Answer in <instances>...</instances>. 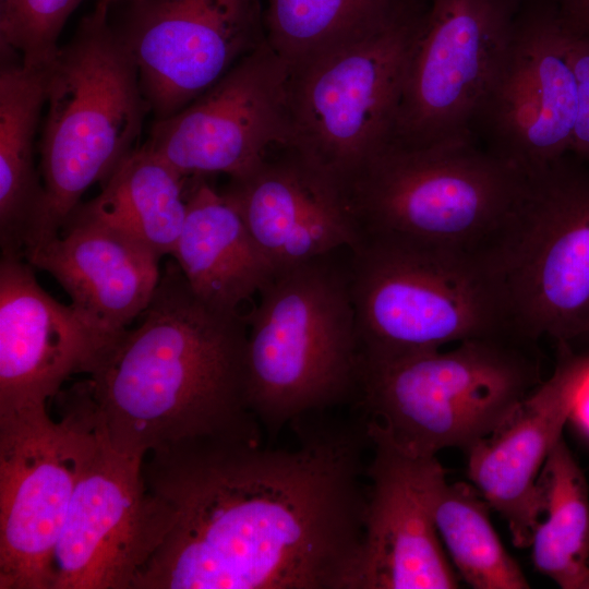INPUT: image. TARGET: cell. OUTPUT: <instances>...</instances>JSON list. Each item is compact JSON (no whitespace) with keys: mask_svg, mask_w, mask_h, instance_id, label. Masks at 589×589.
Masks as SVG:
<instances>
[{"mask_svg":"<svg viewBox=\"0 0 589 589\" xmlns=\"http://www.w3.org/2000/svg\"><path fill=\"white\" fill-rule=\"evenodd\" d=\"M224 192L275 273L352 243L338 187L288 145Z\"/></svg>","mask_w":589,"mask_h":589,"instance_id":"20","label":"cell"},{"mask_svg":"<svg viewBox=\"0 0 589 589\" xmlns=\"http://www.w3.org/2000/svg\"><path fill=\"white\" fill-rule=\"evenodd\" d=\"M526 181L507 159L461 139L389 143L338 190L352 243L381 240L485 257Z\"/></svg>","mask_w":589,"mask_h":589,"instance_id":"3","label":"cell"},{"mask_svg":"<svg viewBox=\"0 0 589 589\" xmlns=\"http://www.w3.org/2000/svg\"><path fill=\"white\" fill-rule=\"evenodd\" d=\"M276 272L247 315V400L272 435L354 401L360 348L349 248Z\"/></svg>","mask_w":589,"mask_h":589,"instance_id":"4","label":"cell"},{"mask_svg":"<svg viewBox=\"0 0 589 589\" xmlns=\"http://www.w3.org/2000/svg\"><path fill=\"white\" fill-rule=\"evenodd\" d=\"M541 515L530 549L536 569L563 589H587L589 581V490L563 437L539 478Z\"/></svg>","mask_w":589,"mask_h":589,"instance_id":"24","label":"cell"},{"mask_svg":"<svg viewBox=\"0 0 589 589\" xmlns=\"http://www.w3.org/2000/svg\"><path fill=\"white\" fill-rule=\"evenodd\" d=\"M115 28L156 120L206 92L265 39L260 0H131Z\"/></svg>","mask_w":589,"mask_h":589,"instance_id":"13","label":"cell"},{"mask_svg":"<svg viewBox=\"0 0 589 589\" xmlns=\"http://www.w3.org/2000/svg\"><path fill=\"white\" fill-rule=\"evenodd\" d=\"M23 257L50 274L109 342L142 315L161 277L160 254L80 205L59 232L27 248Z\"/></svg>","mask_w":589,"mask_h":589,"instance_id":"19","label":"cell"},{"mask_svg":"<svg viewBox=\"0 0 589 589\" xmlns=\"http://www.w3.org/2000/svg\"><path fill=\"white\" fill-rule=\"evenodd\" d=\"M560 11L574 31L589 36V0H562Z\"/></svg>","mask_w":589,"mask_h":589,"instance_id":"29","label":"cell"},{"mask_svg":"<svg viewBox=\"0 0 589 589\" xmlns=\"http://www.w3.org/2000/svg\"><path fill=\"white\" fill-rule=\"evenodd\" d=\"M364 426L373 457L363 538L348 589L458 588L433 519L444 468L436 456L409 454L378 429Z\"/></svg>","mask_w":589,"mask_h":589,"instance_id":"15","label":"cell"},{"mask_svg":"<svg viewBox=\"0 0 589 589\" xmlns=\"http://www.w3.org/2000/svg\"><path fill=\"white\" fill-rule=\"evenodd\" d=\"M142 315L82 381L109 444L145 458L192 438L260 434L247 400L245 316L200 299L176 261Z\"/></svg>","mask_w":589,"mask_h":589,"instance_id":"2","label":"cell"},{"mask_svg":"<svg viewBox=\"0 0 589 589\" xmlns=\"http://www.w3.org/2000/svg\"><path fill=\"white\" fill-rule=\"evenodd\" d=\"M588 589H589V582H588Z\"/></svg>","mask_w":589,"mask_h":589,"instance_id":"31","label":"cell"},{"mask_svg":"<svg viewBox=\"0 0 589 589\" xmlns=\"http://www.w3.org/2000/svg\"><path fill=\"white\" fill-rule=\"evenodd\" d=\"M533 344L500 335L448 350L361 358L353 402L365 424L409 454L466 450L497 430L543 382Z\"/></svg>","mask_w":589,"mask_h":589,"instance_id":"5","label":"cell"},{"mask_svg":"<svg viewBox=\"0 0 589 589\" xmlns=\"http://www.w3.org/2000/svg\"><path fill=\"white\" fill-rule=\"evenodd\" d=\"M587 354L564 351L553 374L492 434L467 454V473L507 522L512 541L528 549L541 515L539 478L572 418Z\"/></svg>","mask_w":589,"mask_h":589,"instance_id":"18","label":"cell"},{"mask_svg":"<svg viewBox=\"0 0 589 589\" xmlns=\"http://www.w3.org/2000/svg\"><path fill=\"white\" fill-rule=\"evenodd\" d=\"M97 428L56 545L53 589H133L163 536L144 458L118 452Z\"/></svg>","mask_w":589,"mask_h":589,"instance_id":"14","label":"cell"},{"mask_svg":"<svg viewBox=\"0 0 589 589\" xmlns=\"http://www.w3.org/2000/svg\"><path fill=\"white\" fill-rule=\"evenodd\" d=\"M570 31V58L577 82V118L570 154L589 165V36L572 27Z\"/></svg>","mask_w":589,"mask_h":589,"instance_id":"28","label":"cell"},{"mask_svg":"<svg viewBox=\"0 0 589 589\" xmlns=\"http://www.w3.org/2000/svg\"><path fill=\"white\" fill-rule=\"evenodd\" d=\"M428 0H266L265 38L290 68L376 33Z\"/></svg>","mask_w":589,"mask_h":589,"instance_id":"25","label":"cell"},{"mask_svg":"<svg viewBox=\"0 0 589 589\" xmlns=\"http://www.w3.org/2000/svg\"><path fill=\"white\" fill-rule=\"evenodd\" d=\"M171 256L200 299L230 312L275 274L232 201L203 178H193L188 190L187 215Z\"/></svg>","mask_w":589,"mask_h":589,"instance_id":"21","label":"cell"},{"mask_svg":"<svg viewBox=\"0 0 589 589\" xmlns=\"http://www.w3.org/2000/svg\"><path fill=\"white\" fill-rule=\"evenodd\" d=\"M145 144L135 148L105 181L101 192L80 207L171 255L187 215V181Z\"/></svg>","mask_w":589,"mask_h":589,"instance_id":"23","label":"cell"},{"mask_svg":"<svg viewBox=\"0 0 589 589\" xmlns=\"http://www.w3.org/2000/svg\"><path fill=\"white\" fill-rule=\"evenodd\" d=\"M479 491L464 482L438 484L433 519L456 573L474 589H528L519 564L504 548Z\"/></svg>","mask_w":589,"mask_h":589,"instance_id":"26","label":"cell"},{"mask_svg":"<svg viewBox=\"0 0 589 589\" xmlns=\"http://www.w3.org/2000/svg\"><path fill=\"white\" fill-rule=\"evenodd\" d=\"M425 7L290 68L286 145L337 187L392 140Z\"/></svg>","mask_w":589,"mask_h":589,"instance_id":"9","label":"cell"},{"mask_svg":"<svg viewBox=\"0 0 589 589\" xmlns=\"http://www.w3.org/2000/svg\"><path fill=\"white\" fill-rule=\"evenodd\" d=\"M21 256L0 263V413L47 407L109 344L75 309L38 284Z\"/></svg>","mask_w":589,"mask_h":589,"instance_id":"17","label":"cell"},{"mask_svg":"<svg viewBox=\"0 0 589 589\" xmlns=\"http://www.w3.org/2000/svg\"><path fill=\"white\" fill-rule=\"evenodd\" d=\"M83 0H0V47L20 62L46 68L62 29Z\"/></svg>","mask_w":589,"mask_h":589,"instance_id":"27","label":"cell"},{"mask_svg":"<svg viewBox=\"0 0 589 589\" xmlns=\"http://www.w3.org/2000/svg\"><path fill=\"white\" fill-rule=\"evenodd\" d=\"M485 261L518 336L589 334V165L568 154L527 175Z\"/></svg>","mask_w":589,"mask_h":589,"instance_id":"8","label":"cell"},{"mask_svg":"<svg viewBox=\"0 0 589 589\" xmlns=\"http://www.w3.org/2000/svg\"><path fill=\"white\" fill-rule=\"evenodd\" d=\"M291 424L294 448L261 435L192 438L148 453L164 522L133 589H348L364 530V422Z\"/></svg>","mask_w":589,"mask_h":589,"instance_id":"1","label":"cell"},{"mask_svg":"<svg viewBox=\"0 0 589 589\" xmlns=\"http://www.w3.org/2000/svg\"><path fill=\"white\" fill-rule=\"evenodd\" d=\"M349 276L362 359L518 336L481 255L357 240L349 247Z\"/></svg>","mask_w":589,"mask_h":589,"instance_id":"7","label":"cell"},{"mask_svg":"<svg viewBox=\"0 0 589 589\" xmlns=\"http://www.w3.org/2000/svg\"><path fill=\"white\" fill-rule=\"evenodd\" d=\"M515 0H428L389 143L472 139L516 26Z\"/></svg>","mask_w":589,"mask_h":589,"instance_id":"11","label":"cell"},{"mask_svg":"<svg viewBox=\"0 0 589 589\" xmlns=\"http://www.w3.org/2000/svg\"><path fill=\"white\" fill-rule=\"evenodd\" d=\"M46 68L19 60L0 71V241L2 255L23 257L44 203L34 148L45 108Z\"/></svg>","mask_w":589,"mask_h":589,"instance_id":"22","label":"cell"},{"mask_svg":"<svg viewBox=\"0 0 589 589\" xmlns=\"http://www.w3.org/2000/svg\"><path fill=\"white\" fill-rule=\"evenodd\" d=\"M290 67L266 38L178 112L157 119L145 145L188 178L253 171L289 140Z\"/></svg>","mask_w":589,"mask_h":589,"instance_id":"12","label":"cell"},{"mask_svg":"<svg viewBox=\"0 0 589 589\" xmlns=\"http://www.w3.org/2000/svg\"><path fill=\"white\" fill-rule=\"evenodd\" d=\"M108 5L99 0L46 67L38 147L44 203L31 245L59 232L85 191L105 182L135 149L149 111Z\"/></svg>","mask_w":589,"mask_h":589,"instance_id":"6","label":"cell"},{"mask_svg":"<svg viewBox=\"0 0 589 589\" xmlns=\"http://www.w3.org/2000/svg\"><path fill=\"white\" fill-rule=\"evenodd\" d=\"M47 407L0 413V589H53V556L99 431L82 383Z\"/></svg>","mask_w":589,"mask_h":589,"instance_id":"10","label":"cell"},{"mask_svg":"<svg viewBox=\"0 0 589 589\" xmlns=\"http://www.w3.org/2000/svg\"><path fill=\"white\" fill-rule=\"evenodd\" d=\"M104 1L110 2V1H112V0H104Z\"/></svg>","mask_w":589,"mask_h":589,"instance_id":"30","label":"cell"},{"mask_svg":"<svg viewBox=\"0 0 589 589\" xmlns=\"http://www.w3.org/2000/svg\"><path fill=\"white\" fill-rule=\"evenodd\" d=\"M572 31L561 11L516 22L477 120L495 154L526 175L570 154L577 118Z\"/></svg>","mask_w":589,"mask_h":589,"instance_id":"16","label":"cell"}]
</instances>
